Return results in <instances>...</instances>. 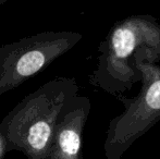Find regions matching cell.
<instances>
[{
  "instance_id": "6da1fadb",
  "label": "cell",
  "mask_w": 160,
  "mask_h": 159,
  "mask_svg": "<svg viewBox=\"0 0 160 159\" xmlns=\"http://www.w3.org/2000/svg\"><path fill=\"white\" fill-rule=\"evenodd\" d=\"M71 91L69 81L56 79L24 97L0 122L6 149L21 152L28 159H48Z\"/></svg>"
},
{
  "instance_id": "7a4b0ae2",
  "label": "cell",
  "mask_w": 160,
  "mask_h": 159,
  "mask_svg": "<svg viewBox=\"0 0 160 159\" xmlns=\"http://www.w3.org/2000/svg\"><path fill=\"white\" fill-rule=\"evenodd\" d=\"M78 36L71 33L45 32L0 47V97L67 52Z\"/></svg>"
},
{
  "instance_id": "3957f363",
  "label": "cell",
  "mask_w": 160,
  "mask_h": 159,
  "mask_svg": "<svg viewBox=\"0 0 160 159\" xmlns=\"http://www.w3.org/2000/svg\"><path fill=\"white\" fill-rule=\"evenodd\" d=\"M72 106L69 100L60 116L48 159H82V130L86 107L83 104Z\"/></svg>"
},
{
  "instance_id": "277c9868",
  "label": "cell",
  "mask_w": 160,
  "mask_h": 159,
  "mask_svg": "<svg viewBox=\"0 0 160 159\" xmlns=\"http://www.w3.org/2000/svg\"><path fill=\"white\" fill-rule=\"evenodd\" d=\"M112 50L119 59L128 58L136 46V35L134 31L127 26H122L114 31L111 39Z\"/></svg>"
},
{
  "instance_id": "5b68a950",
  "label": "cell",
  "mask_w": 160,
  "mask_h": 159,
  "mask_svg": "<svg viewBox=\"0 0 160 159\" xmlns=\"http://www.w3.org/2000/svg\"><path fill=\"white\" fill-rule=\"evenodd\" d=\"M146 106L152 110H160V80L152 83L145 95Z\"/></svg>"
},
{
  "instance_id": "8992f818",
  "label": "cell",
  "mask_w": 160,
  "mask_h": 159,
  "mask_svg": "<svg viewBox=\"0 0 160 159\" xmlns=\"http://www.w3.org/2000/svg\"><path fill=\"white\" fill-rule=\"evenodd\" d=\"M7 1H8V0H0V4H3V3H6Z\"/></svg>"
}]
</instances>
